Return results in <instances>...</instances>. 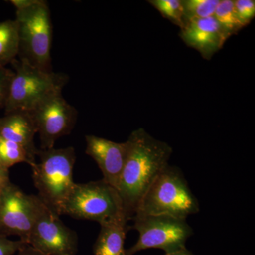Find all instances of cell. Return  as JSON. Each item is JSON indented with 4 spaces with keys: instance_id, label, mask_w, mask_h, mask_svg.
<instances>
[{
    "instance_id": "cell-1",
    "label": "cell",
    "mask_w": 255,
    "mask_h": 255,
    "mask_svg": "<svg viewBox=\"0 0 255 255\" xmlns=\"http://www.w3.org/2000/svg\"><path fill=\"white\" fill-rule=\"evenodd\" d=\"M127 160L118 188L124 213L128 221L157 176L168 165L172 147L150 135L142 128L131 132L128 140Z\"/></svg>"
},
{
    "instance_id": "cell-2",
    "label": "cell",
    "mask_w": 255,
    "mask_h": 255,
    "mask_svg": "<svg viewBox=\"0 0 255 255\" xmlns=\"http://www.w3.org/2000/svg\"><path fill=\"white\" fill-rule=\"evenodd\" d=\"M199 211V201L182 171L168 164L146 191L134 216L164 215L187 220Z\"/></svg>"
},
{
    "instance_id": "cell-3",
    "label": "cell",
    "mask_w": 255,
    "mask_h": 255,
    "mask_svg": "<svg viewBox=\"0 0 255 255\" xmlns=\"http://www.w3.org/2000/svg\"><path fill=\"white\" fill-rule=\"evenodd\" d=\"M39 162L32 166V177L38 196L52 211L58 216L75 183L74 165L76 154L73 147L48 150L38 149Z\"/></svg>"
},
{
    "instance_id": "cell-4",
    "label": "cell",
    "mask_w": 255,
    "mask_h": 255,
    "mask_svg": "<svg viewBox=\"0 0 255 255\" xmlns=\"http://www.w3.org/2000/svg\"><path fill=\"white\" fill-rule=\"evenodd\" d=\"M15 21L18 35L17 59L47 73L53 72L50 56L53 26L48 3L38 0L30 7L16 10Z\"/></svg>"
},
{
    "instance_id": "cell-5",
    "label": "cell",
    "mask_w": 255,
    "mask_h": 255,
    "mask_svg": "<svg viewBox=\"0 0 255 255\" xmlns=\"http://www.w3.org/2000/svg\"><path fill=\"white\" fill-rule=\"evenodd\" d=\"M5 114L15 111L31 112L50 96L60 93L69 81L65 74L47 73L16 58Z\"/></svg>"
},
{
    "instance_id": "cell-6",
    "label": "cell",
    "mask_w": 255,
    "mask_h": 255,
    "mask_svg": "<svg viewBox=\"0 0 255 255\" xmlns=\"http://www.w3.org/2000/svg\"><path fill=\"white\" fill-rule=\"evenodd\" d=\"M63 214L74 219L96 221L100 226L120 218H127L118 191L103 179L75 184L64 204Z\"/></svg>"
},
{
    "instance_id": "cell-7",
    "label": "cell",
    "mask_w": 255,
    "mask_h": 255,
    "mask_svg": "<svg viewBox=\"0 0 255 255\" xmlns=\"http://www.w3.org/2000/svg\"><path fill=\"white\" fill-rule=\"evenodd\" d=\"M133 226L139 234L135 244L126 251L127 255L147 249H159L165 254L186 248L187 240L194 234L187 220L164 215H147L132 218Z\"/></svg>"
},
{
    "instance_id": "cell-8",
    "label": "cell",
    "mask_w": 255,
    "mask_h": 255,
    "mask_svg": "<svg viewBox=\"0 0 255 255\" xmlns=\"http://www.w3.org/2000/svg\"><path fill=\"white\" fill-rule=\"evenodd\" d=\"M34 218L27 244L46 255H75L77 233L67 227L37 195L32 194Z\"/></svg>"
},
{
    "instance_id": "cell-9",
    "label": "cell",
    "mask_w": 255,
    "mask_h": 255,
    "mask_svg": "<svg viewBox=\"0 0 255 255\" xmlns=\"http://www.w3.org/2000/svg\"><path fill=\"white\" fill-rule=\"evenodd\" d=\"M31 113L39 134L41 150L53 148L60 137L69 135L78 119L76 109L68 103L62 92L43 101Z\"/></svg>"
},
{
    "instance_id": "cell-10",
    "label": "cell",
    "mask_w": 255,
    "mask_h": 255,
    "mask_svg": "<svg viewBox=\"0 0 255 255\" xmlns=\"http://www.w3.org/2000/svg\"><path fill=\"white\" fill-rule=\"evenodd\" d=\"M33 218L32 195L11 182L0 190V235L18 236L27 243Z\"/></svg>"
},
{
    "instance_id": "cell-11",
    "label": "cell",
    "mask_w": 255,
    "mask_h": 255,
    "mask_svg": "<svg viewBox=\"0 0 255 255\" xmlns=\"http://www.w3.org/2000/svg\"><path fill=\"white\" fill-rule=\"evenodd\" d=\"M85 140L87 155L97 162L104 180L118 191L127 160L128 142H116L92 135H86Z\"/></svg>"
},
{
    "instance_id": "cell-12",
    "label": "cell",
    "mask_w": 255,
    "mask_h": 255,
    "mask_svg": "<svg viewBox=\"0 0 255 255\" xmlns=\"http://www.w3.org/2000/svg\"><path fill=\"white\" fill-rule=\"evenodd\" d=\"M180 36L188 46L198 50L206 60L221 49L229 38L214 16L187 21L181 28Z\"/></svg>"
},
{
    "instance_id": "cell-13",
    "label": "cell",
    "mask_w": 255,
    "mask_h": 255,
    "mask_svg": "<svg viewBox=\"0 0 255 255\" xmlns=\"http://www.w3.org/2000/svg\"><path fill=\"white\" fill-rule=\"evenodd\" d=\"M37 132L36 124L30 112L15 111L0 118V135L22 146L34 157L38 150L34 143Z\"/></svg>"
},
{
    "instance_id": "cell-14",
    "label": "cell",
    "mask_w": 255,
    "mask_h": 255,
    "mask_svg": "<svg viewBox=\"0 0 255 255\" xmlns=\"http://www.w3.org/2000/svg\"><path fill=\"white\" fill-rule=\"evenodd\" d=\"M126 217L101 225L98 238L94 245V255H127L124 242L128 231Z\"/></svg>"
},
{
    "instance_id": "cell-15",
    "label": "cell",
    "mask_w": 255,
    "mask_h": 255,
    "mask_svg": "<svg viewBox=\"0 0 255 255\" xmlns=\"http://www.w3.org/2000/svg\"><path fill=\"white\" fill-rule=\"evenodd\" d=\"M18 35L15 20L0 22V65L6 67L17 58Z\"/></svg>"
},
{
    "instance_id": "cell-16",
    "label": "cell",
    "mask_w": 255,
    "mask_h": 255,
    "mask_svg": "<svg viewBox=\"0 0 255 255\" xmlns=\"http://www.w3.org/2000/svg\"><path fill=\"white\" fill-rule=\"evenodd\" d=\"M0 162L9 169L14 164L27 163L31 167L36 163V157L30 155L24 147L6 140L0 135Z\"/></svg>"
},
{
    "instance_id": "cell-17",
    "label": "cell",
    "mask_w": 255,
    "mask_h": 255,
    "mask_svg": "<svg viewBox=\"0 0 255 255\" xmlns=\"http://www.w3.org/2000/svg\"><path fill=\"white\" fill-rule=\"evenodd\" d=\"M214 16L229 37L244 27L238 20L233 0L220 1Z\"/></svg>"
},
{
    "instance_id": "cell-18",
    "label": "cell",
    "mask_w": 255,
    "mask_h": 255,
    "mask_svg": "<svg viewBox=\"0 0 255 255\" xmlns=\"http://www.w3.org/2000/svg\"><path fill=\"white\" fill-rule=\"evenodd\" d=\"M221 0H184L182 1L186 23L194 19L214 16Z\"/></svg>"
},
{
    "instance_id": "cell-19",
    "label": "cell",
    "mask_w": 255,
    "mask_h": 255,
    "mask_svg": "<svg viewBox=\"0 0 255 255\" xmlns=\"http://www.w3.org/2000/svg\"><path fill=\"white\" fill-rule=\"evenodd\" d=\"M164 17L168 18L181 28L185 25L184 8L180 0H151L149 1Z\"/></svg>"
},
{
    "instance_id": "cell-20",
    "label": "cell",
    "mask_w": 255,
    "mask_h": 255,
    "mask_svg": "<svg viewBox=\"0 0 255 255\" xmlns=\"http://www.w3.org/2000/svg\"><path fill=\"white\" fill-rule=\"evenodd\" d=\"M234 7L238 20L243 26H246L255 16L254 0H236Z\"/></svg>"
},
{
    "instance_id": "cell-21",
    "label": "cell",
    "mask_w": 255,
    "mask_h": 255,
    "mask_svg": "<svg viewBox=\"0 0 255 255\" xmlns=\"http://www.w3.org/2000/svg\"><path fill=\"white\" fill-rule=\"evenodd\" d=\"M13 76V70L0 65V109L4 108L6 106Z\"/></svg>"
},
{
    "instance_id": "cell-22",
    "label": "cell",
    "mask_w": 255,
    "mask_h": 255,
    "mask_svg": "<svg viewBox=\"0 0 255 255\" xmlns=\"http://www.w3.org/2000/svg\"><path fill=\"white\" fill-rule=\"evenodd\" d=\"M26 243L21 241H11L6 236L0 235V255H14Z\"/></svg>"
},
{
    "instance_id": "cell-23",
    "label": "cell",
    "mask_w": 255,
    "mask_h": 255,
    "mask_svg": "<svg viewBox=\"0 0 255 255\" xmlns=\"http://www.w3.org/2000/svg\"><path fill=\"white\" fill-rule=\"evenodd\" d=\"M10 182H10L9 179V169H6L0 162V190H1L3 188L6 187Z\"/></svg>"
},
{
    "instance_id": "cell-24",
    "label": "cell",
    "mask_w": 255,
    "mask_h": 255,
    "mask_svg": "<svg viewBox=\"0 0 255 255\" xmlns=\"http://www.w3.org/2000/svg\"><path fill=\"white\" fill-rule=\"evenodd\" d=\"M11 4L14 5L16 10L26 9L36 4L38 0H11Z\"/></svg>"
},
{
    "instance_id": "cell-25",
    "label": "cell",
    "mask_w": 255,
    "mask_h": 255,
    "mask_svg": "<svg viewBox=\"0 0 255 255\" xmlns=\"http://www.w3.org/2000/svg\"><path fill=\"white\" fill-rule=\"evenodd\" d=\"M18 255H46L43 254L41 252L37 251L27 243L21 247V249L18 251Z\"/></svg>"
},
{
    "instance_id": "cell-26",
    "label": "cell",
    "mask_w": 255,
    "mask_h": 255,
    "mask_svg": "<svg viewBox=\"0 0 255 255\" xmlns=\"http://www.w3.org/2000/svg\"><path fill=\"white\" fill-rule=\"evenodd\" d=\"M165 255H195L193 254L191 251H188L187 248L184 249L180 250V251L174 252V253H169V254H165Z\"/></svg>"
}]
</instances>
